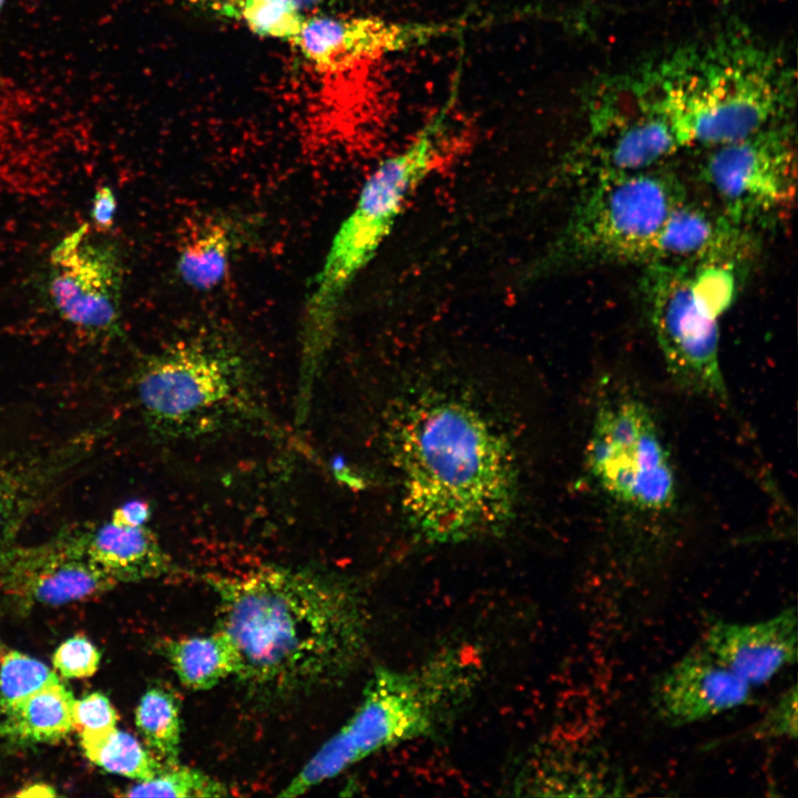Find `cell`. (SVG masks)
I'll return each mask as SVG.
<instances>
[{
  "mask_svg": "<svg viewBox=\"0 0 798 798\" xmlns=\"http://www.w3.org/2000/svg\"><path fill=\"white\" fill-rule=\"evenodd\" d=\"M796 607L757 622L710 621L700 645L753 688L797 661Z\"/></svg>",
  "mask_w": 798,
  "mask_h": 798,
  "instance_id": "e0dca14e",
  "label": "cell"
},
{
  "mask_svg": "<svg viewBox=\"0 0 798 798\" xmlns=\"http://www.w3.org/2000/svg\"><path fill=\"white\" fill-rule=\"evenodd\" d=\"M587 105L590 127L579 163L590 178L656 167L684 147L672 121L630 74L604 80Z\"/></svg>",
  "mask_w": 798,
  "mask_h": 798,
  "instance_id": "8fae6325",
  "label": "cell"
},
{
  "mask_svg": "<svg viewBox=\"0 0 798 798\" xmlns=\"http://www.w3.org/2000/svg\"><path fill=\"white\" fill-rule=\"evenodd\" d=\"M751 699L753 687L700 644L658 674L649 690L656 718L671 727L712 719Z\"/></svg>",
  "mask_w": 798,
  "mask_h": 798,
  "instance_id": "9a60e30c",
  "label": "cell"
},
{
  "mask_svg": "<svg viewBox=\"0 0 798 798\" xmlns=\"http://www.w3.org/2000/svg\"><path fill=\"white\" fill-rule=\"evenodd\" d=\"M103 433L96 427L44 450L0 457V553L14 545L24 523L91 454Z\"/></svg>",
  "mask_w": 798,
  "mask_h": 798,
  "instance_id": "2e32d148",
  "label": "cell"
},
{
  "mask_svg": "<svg viewBox=\"0 0 798 798\" xmlns=\"http://www.w3.org/2000/svg\"><path fill=\"white\" fill-rule=\"evenodd\" d=\"M218 630L256 694L289 697L337 683L364 656L368 615L346 582L307 570L262 566L209 576Z\"/></svg>",
  "mask_w": 798,
  "mask_h": 798,
  "instance_id": "6da1fadb",
  "label": "cell"
},
{
  "mask_svg": "<svg viewBox=\"0 0 798 798\" xmlns=\"http://www.w3.org/2000/svg\"><path fill=\"white\" fill-rule=\"evenodd\" d=\"M101 654L86 637L76 635L64 641L52 658L55 671L64 678H85L99 668Z\"/></svg>",
  "mask_w": 798,
  "mask_h": 798,
  "instance_id": "83f0119b",
  "label": "cell"
},
{
  "mask_svg": "<svg viewBox=\"0 0 798 798\" xmlns=\"http://www.w3.org/2000/svg\"><path fill=\"white\" fill-rule=\"evenodd\" d=\"M110 519L126 525H146L151 519V505L143 500H131L115 508Z\"/></svg>",
  "mask_w": 798,
  "mask_h": 798,
  "instance_id": "1f68e13d",
  "label": "cell"
},
{
  "mask_svg": "<svg viewBox=\"0 0 798 798\" xmlns=\"http://www.w3.org/2000/svg\"><path fill=\"white\" fill-rule=\"evenodd\" d=\"M795 127L789 119L740 140L710 147L700 176L719 209L754 231L786 217L796 193Z\"/></svg>",
  "mask_w": 798,
  "mask_h": 798,
  "instance_id": "9c48e42d",
  "label": "cell"
},
{
  "mask_svg": "<svg viewBox=\"0 0 798 798\" xmlns=\"http://www.w3.org/2000/svg\"><path fill=\"white\" fill-rule=\"evenodd\" d=\"M641 293L656 342L674 380L695 393L725 400L719 318L695 295L689 267L645 264Z\"/></svg>",
  "mask_w": 798,
  "mask_h": 798,
  "instance_id": "30bf717a",
  "label": "cell"
},
{
  "mask_svg": "<svg viewBox=\"0 0 798 798\" xmlns=\"http://www.w3.org/2000/svg\"><path fill=\"white\" fill-rule=\"evenodd\" d=\"M0 651H1V648H0ZM0 657H1V652H0Z\"/></svg>",
  "mask_w": 798,
  "mask_h": 798,
  "instance_id": "e575fe53",
  "label": "cell"
},
{
  "mask_svg": "<svg viewBox=\"0 0 798 798\" xmlns=\"http://www.w3.org/2000/svg\"><path fill=\"white\" fill-rule=\"evenodd\" d=\"M134 382L144 420L160 433L213 430L253 410L244 358L219 336L171 344L140 364Z\"/></svg>",
  "mask_w": 798,
  "mask_h": 798,
  "instance_id": "52a82bcc",
  "label": "cell"
},
{
  "mask_svg": "<svg viewBox=\"0 0 798 798\" xmlns=\"http://www.w3.org/2000/svg\"><path fill=\"white\" fill-rule=\"evenodd\" d=\"M452 23L398 22L375 17L307 14L291 42L319 71L355 64L423 45L452 32Z\"/></svg>",
  "mask_w": 798,
  "mask_h": 798,
  "instance_id": "4fadbf2b",
  "label": "cell"
},
{
  "mask_svg": "<svg viewBox=\"0 0 798 798\" xmlns=\"http://www.w3.org/2000/svg\"><path fill=\"white\" fill-rule=\"evenodd\" d=\"M17 797H53L57 796L55 790L47 784H32L22 788L16 794Z\"/></svg>",
  "mask_w": 798,
  "mask_h": 798,
  "instance_id": "d6a6232c",
  "label": "cell"
},
{
  "mask_svg": "<svg viewBox=\"0 0 798 798\" xmlns=\"http://www.w3.org/2000/svg\"><path fill=\"white\" fill-rule=\"evenodd\" d=\"M482 676L478 652L452 646L407 668H377L351 717L279 796L296 797L387 748L436 736L461 713Z\"/></svg>",
  "mask_w": 798,
  "mask_h": 798,
  "instance_id": "277c9868",
  "label": "cell"
},
{
  "mask_svg": "<svg viewBox=\"0 0 798 798\" xmlns=\"http://www.w3.org/2000/svg\"><path fill=\"white\" fill-rule=\"evenodd\" d=\"M685 146L715 147L789 119L796 71L787 53L730 19L632 74Z\"/></svg>",
  "mask_w": 798,
  "mask_h": 798,
  "instance_id": "3957f363",
  "label": "cell"
},
{
  "mask_svg": "<svg viewBox=\"0 0 798 798\" xmlns=\"http://www.w3.org/2000/svg\"><path fill=\"white\" fill-rule=\"evenodd\" d=\"M72 693L58 682L0 708V738L20 745L52 744L73 729Z\"/></svg>",
  "mask_w": 798,
  "mask_h": 798,
  "instance_id": "ffe728a7",
  "label": "cell"
},
{
  "mask_svg": "<svg viewBox=\"0 0 798 798\" xmlns=\"http://www.w3.org/2000/svg\"><path fill=\"white\" fill-rule=\"evenodd\" d=\"M60 682L42 662L18 651L0 657V708L9 707Z\"/></svg>",
  "mask_w": 798,
  "mask_h": 798,
  "instance_id": "484cf974",
  "label": "cell"
},
{
  "mask_svg": "<svg viewBox=\"0 0 798 798\" xmlns=\"http://www.w3.org/2000/svg\"><path fill=\"white\" fill-rule=\"evenodd\" d=\"M127 797H222L228 795L227 787L192 767L180 764L164 766L153 778L129 787Z\"/></svg>",
  "mask_w": 798,
  "mask_h": 798,
  "instance_id": "d4e9b609",
  "label": "cell"
},
{
  "mask_svg": "<svg viewBox=\"0 0 798 798\" xmlns=\"http://www.w3.org/2000/svg\"><path fill=\"white\" fill-rule=\"evenodd\" d=\"M83 224L51 250L45 287L59 317L94 338L122 335L124 264L112 241Z\"/></svg>",
  "mask_w": 798,
  "mask_h": 798,
  "instance_id": "7c38bea8",
  "label": "cell"
},
{
  "mask_svg": "<svg viewBox=\"0 0 798 798\" xmlns=\"http://www.w3.org/2000/svg\"><path fill=\"white\" fill-rule=\"evenodd\" d=\"M396 417L390 448L417 536L449 544L502 531L515 513L518 474L512 447L492 420L440 392L413 398Z\"/></svg>",
  "mask_w": 798,
  "mask_h": 798,
  "instance_id": "7a4b0ae2",
  "label": "cell"
},
{
  "mask_svg": "<svg viewBox=\"0 0 798 798\" xmlns=\"http://www.w3.org/2000/svg\"><path fill=\"white\" fill-rule=\"evenodd\" d=\"M59 533L116 583L161 577L172 569L168 555L146 525L109 519L64 528Z\"/></svg>",
  "mask_w": 798,
  "mask_h": 798,
  "instance_id": "d6986e66",
  "label": "cell"
},
{
  "mask_svg": "<svg viewBox=\"0 0 798 798\" xmlns=\"http://www.w3.org/2000/svg\"><path fill=\"white\" fill-rule=\"evenodd\" d=\"M135 724L147 749L163 765L178 764L182 719L180 702L172 690L150 687L136 706Z\"/></svg>",
  "mask_w": 798,
  "mask_h": 798,
  "instance_id": "603a6c76",
  "label": "cell"
},
{
  "mask_svg": "<svg viewBox=\"0 0 798 798\" xmlns=\"http://www.w3.org/2000/svg\"><path fill=\"white\" fill-rule=\"evenodd\" d=\"M232 232L222 218L203 217L187 222L177 245V274L188 287L206 291L224 279L231 252Z\"/></svg>",
  "mask_w": 798,
  "mask_h": 798,
  "instance_id": "44dd1931",
  "label": "cell"
},
{
  "mask_svg": "<svg viewBox=\"0 0 798 798\" xmlns=\"http://www.w3.org/2000/svg\"><path fill=\"white\" fill-rule=\"evenodd\" d=\"M6 1H7V0H0V11H1L2 8L4 7Z\"/></svg>",
  "mask_w": 798,
  "mask_h": 798,
  "instance_id": "836d02e7",
  "label": "cell"
},
{
  "mask_svg": "<svg viewBox=\"0 0 798 798\" xmlns=\"http://www.w3.org/2000/svg\"><path fill=\"white\" fill-rule=\"evenodd\" d=\"M162 649L182 685L194 690L209 689L231 675L237 676L241 669L239 653L221 630L166 641Z\"/></svg>",
  "mask_w": 798,
  "mask_h": 798,
  "instance_id": "7402d4cb",
  "label": "cell"
},
{
  "mask_svg": "<svg viewBox=\"0 0 798 798\" xmlns=\"http://www.w3.org/2000/svg\"><path fill=\"white\" fill-rule=\"evenodd\" d=\"M72 719L73 729L79 734L81 744H85L114 730L117 713L105 695L92 693L74 699Z\"/></svg>",
  "mask_w": 798,
  "mask_h": 798,
  "instance_id": "4316f807",
  "label": "cell"
},
{
  "mask_svg": "<svg viewBox=\"0 0 798 798\" xmlns=\"http://www.w3.org/2000/svg\"><path fill=\"white\" fill-rule=\"evenodd\" d=\"M441 112L405 150L383 160L365 182L351 213L336 233L310 284L301 325V367L315 374L328 351L340 299L389 234L408 195L439 156Z\"/></svg>",
  "mask_w": 798,
  "mask_h": 798,
  "instance_id": "5b68a950",
  "label": "cell"
},
{
  "mask_svg": "<svg viewBox=\"0 0 798 798\" xmlns=\"http://www.w3.org/2000/svg\"><path fill=\"white\" fill-rule=\"evenodd\" d=\"M686 197L675 173L657 166L591 177L549 257L556 265H645Z\"/></svg>",
  "mask_w": 798,
  "mask_h": 798,
  "instance_id": "ba28073f",
  "label": "cell"
},
{
  "mask_svg": "<svg viewBox=\"0 0 798 798\" xmlns=\"http://www.w3.org/2000/svg\"><path fill=\"white\" fill-rule=\"evenodd\" d=\"M755 248L753 231L687 197L669 214L647 263L696 266L709 262L745 265ZM646 263V264H647Z\"/></svg>",
  "mask_w": 798,
  "mask_h": 798,
  "instance_id": "ac0fdd59",
  "label": "cell"
},
{
  "mask_svg": "<svg viewBox=\"0 0 798 798\" xmlns=\"http://www.w3.org/2000/svg\"><path fill=\"white\" fill-rule=\"evenodd\" d=\"M116 206L115 195L109 186H102L95 191L90 209L94 231L106 233L113 227Z\"/></svg>",
  "mask_w": 798,
  "mask_h": 798,
  "instance_id": "4dcf8cb0",
  "label": "cell"
},
{
  "mask_svg": "<svg viewBox=\"0 0 798 798\" xmlns=\"http://www.w3.org/2000/svg\"><path fill=\"white\" fill-rule=\"evenodd\" d=\"M755 739H795L797 737V689L794 684L764 714L753 728Z\"/></svg>",
  "mask_w": 798,
  "mask_h": 798,
  "instance_id": "f1b7e54d",
  "label": "cell"
},
{
  "mask_svg": "<svg viewBox=\"0 0 798 798\" xmlns=\"http://www.w3.org/2000/svg\"><path fill=\"white\" fill-rule=\"evenodd\" d=\"M117 583L58 533L32 546L0 553V592L23 606H57L91 598Z\"/></svg>",
  "mask_w": 798,
  "mask_h": 798,
  "instance_id": "5bb4252c",
  "label": "cell"
},
{
  "mask_svg": "<svg viewBox=\"0 0 798 798\" xmlns=\"http://www.w3.org/2000/svg\"><path fill=\"white\" fill-rule=\"evenodd\" d=\"M254 0H187L193 7L214 16L237 20L241 11ZM306 12L328 4L330 0H294ZM307 13V12H306Z\"/></svg>",
  "mask_w": 798,
  "mask_h": 798,
  "instance_id": "f546056e",
  "label": "cell"
},
{
  "mask_svg": "<svg viewBox=\"0 0 798 798\" xmlns=\"http://www.w3.org/2000/svg\"><path fill=\"white\" fill-rule=\"evenodd\" d=\"M81 746L93 764L109 773L137 781L153 778L165 766L135 737L117 728Z\"/></svg>",
  "mask_w": 798,
  "mask_h": 798,
  "instance_id": "cb8c5ba5",
  "label": "cell"
},
{
  "mask_svg": "<svg viewBox=\"0 0 798 798\" xmlns=\"http://www.w3.org/2000/svg\"><path fill=\"white\" fill-rule=\"evenodd\" d=\"M585 457L594 492L615 518L648 532L675 514L674 466L654 415L636 395L616 390L601 398Z\"/></svg>",
  "mask_w": 798,
  "mask_h": 798,
  "instance_id": "8992f818",
  "label": "cell"
}]
</instances>
